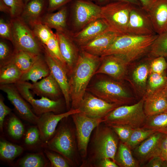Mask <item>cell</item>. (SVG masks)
<instances>
[{
    "label": "cell",
    "mask_w": 167,
    "mask_h": 167,
    "mask_svg": "<svg viewBox=\"0 0 167 167\" xmlns=\"http://www.w3.org/2000/svg\"><path fill=\"white\" fill-rule=\"evenodd\" d=\"M100 124L96 127L93 138V158L98 161L109 158L115 162L119 138L111 127L106 124L103 126Z\"/></svg>",
    "instance_id": "ba28073f"
},
{
    "label": "cell",
    "mask_w": 167,
    "mask_h": 167,
    "mask_svg": "<svg viewBox=\"0 0 167 167\" xmlns=\"http://www.w3.org/2000/svg\"><path fill=\"white\" fill-rule=\"evenodd\" d=\"M150 64L149 73L162 74L167 69V62L165 58L162 57H153Z\"/></svg>",
    "instance_id": "60d3db41"
},
{
    "label": "cell",
    "mask_w": 167,
    "mask_h": 167,
    "mask_svg": "<svg viewBox=\"0 0 167 167\" xmlns=\"http://www.w3.org/2000/svg\"><path fill=\"white\" fill-rule=\"evenodd\" d=\"M165 135L155 132L132 150L133 154L139 164H143L158 156L160 145Z\"/></svg>",
    "instance_id": "ffe728a7"
},
{
    "label": "cell",
    "mask_w": 167,
    "mask_h": 167,
    "mask_svg": "<svg viewBox=\"0 0 167 167\" xmlns=\"http://www.w3.org/2000/svg\"><path fill=\"white\" fill-rule=\"evenodd\" d=\"M134 6L126 2L112 1L101 6V18L110 31L119 35L127 34L130 14Z\"/></svg>",
    "instance_id": "52a82bcc"
},
{
    "label": "cell",
    "mask_w": 167,
    "mask_h": 167,
    "mask_svg": "<svg viewBox=\"0 0 167 167\" xmlns=\"http://www.w3.org/2000/svg\"><path fill=\"white\" fill-rule=\"evenodd\" d=\"M30 89L40 96H44L51 100L59 99L62 94L59 85L52 74L36 83H30Z\"/></svg>",
    "instance_id": "cb8c5ba5"
},
{
    "label": "cell",
    "mask_w": 167,
    "mask_h": 167,
    "mask_svg": "<svg viewBox=\"0 0 167 167\" xmlns=\"http://www.w3.org/2000/svg\"><path fill=\"white\" fill-rule=\"evenodd\" d=\"M0 11L10 16L11 10L9 7L4 2L3 0H0Z\"/></svg>",
    "instance_id": "f5cc1de1"
},
{
    "label": "cell",
    "mask_w": 167,
    "mask_h": 167,
    "mask_svg": "<svg viewBox=\"0 0 167 167\" xmlns=\"http://www.w3.org/2000/svg\"><path fill=\"white\" fill-rule=\"evenodd\" d=\"M14 49L22 50L36 55L43 54L44 47L32 29L19 17L11 18Z\"/></svg>",
    "instance_id": "8992f818"
},
{
    "label": "cell",
    "mask_w": 167,
    "mask_h": 167,
    "mask_svg": "<svg viewBox=\"0 0 167 167\" xmlns=\"http://www.w3.org/2000/svg\"><path fill=\"white\" fill-rule=\"evenodd\" d=\"M152 59L148 58L141 61L133 65L129 70L128 69L125 79L130 83L135 95L141 98L146 92Z\"/></svg>",
    "instance_id": "4fadbf2b"
},
{
    "label": "cell",
    "mask_w": 167,
    "mask_h": 167,
    "mask_svg": "<svg viewBox=\"0 0 167 167\" xmlns=\"http://www.w3.org/2000/svg\"><path fill=\"white\" fill-rule=\"evenodd\" d=\"M21 167H44L48 162L42 153L29 154L21 159L18 162Z\"/></svg>",
    "instance_id": "d590c367"
},
{
    "label": "cell",
    "mask_w": 167,
    "mask_h": 167,
    "mask_svg": "<svg viewBox=\"0 0 167 167\" xmlns=\"http://www.w3.org/2000/svg\"><path fill=\"white\" fill-rule=\"evenodd\" d=\"M149 52L153 57H167V31L158 34Z\"/></svg>",
    "instance_id": "836d02e7"
},
{
    "label": "cell",
    "mask_w": 167,
    "mask_h": 167,
    "mask_svg": "<svg viewBox=\"0 0 167 167\" xmlns=\"http://www.w3.org/2000/svg\"><path fill=\"white\" fill-rule=\"evenodd\" d=\"M79 113L80 111L79 108H71L64 113L56 114L53 112H48L40 115L36 125L41 139L45 143L47 142L54 135L59 122L65 118Z\"/></svg>",
    "instance_id": "9a60e30c"
},
{
    "label": "cell",
    "mask_w": 167,
    "mask_h": 167,
    "mask_svg": "<svg viewBox=\"0 0 167 167\" xmlns=\"http://www.w3.org/2000/svg\"><path fill=\"white\" fill-rule=\"evenodd\" d=\"M31 0H24V1L25 4H26L28 2H29Z\"/></svg>",
    "instance_id": "6f0895ef"
},
{
    "label": "cell",
    "mask_w": 167,
    "mask_h": 167,
    "mask_svg": "<svg viewBox=\"0 0 167 167\" xmlns=\"http://www.w3.org/2000/svg\"><path fill=\"white\" fill-rule=\"evenodd\" d=\"M101 61V57L92 55L81 49L76 63L69 76L71 109L78 108L90 81Z\"/></svg>",
    "instance_id": "6da1fadb"
},
{
    "label": "cell",
    "mask_w": 167,
    "mask_h": 167,
    "mask_svg": "<svg viewBox=\"0 0 167 167\" xmlns=\"http://www.w3.org/2000/svg\"><path fill=\"white\" fill-rule=\"evenodd\" d=\"M43 55L49 67L50 73L57 82L65 100L67 110H69L71 101L69 79L67 71L60 63L45 48Z\"/></svg>",
    "instance_id": "2e32d148"
},
{
    "label": "cell",
    "mask_w": 167,
    "mask_h": 167,
    "mask_svg": "<svg viewBox=\"0 0 167 167\" xmlns=\"http://www.w3.org/2000/svg\"><path fill=\"white\" fill-rule=\"evenodd\" d=\"M11 109L4 103V98L1 94L0 96V129L2 131L4 121L5 117L10 114Z\"/></svg>",
    "instance_id": "bcb514c9"
},
{
    "label": "cell",
    "mask_w": 167,
    "mask_h": 167,
    "mask_svg": "<svg viewBox=\"0 0 167 167\" xmlns=\"http://www.w3.org/2000/svg\"><path fill=\"white\" fill-rule=\"evenodd\" d=\"M75 127L77 147L82 159L87 154V149L90 137L93 130L103 122V118L88 117L80 113L71 115Z\"/></svg>",
    "instance_id": "30bf717a"
},
{
    "label": "cell",
    "mask_w": 167,
    "mask_h": 167,
    "mask_svg": "<svg viewBox=\"0 0 167 167\" xmlns=\"http://www.w3.org/2000/svg\"><path fill=\"white\" fill-rule=\"evenodd\" d=\"M142 127L167 134V112L147 117Z\"/></svg>",
    "instance_id": "4dcf8cb0"
},
{
    "label": "cell",
    "mask_w": 167,
    "mask_h": 167,
    "mask_svg": "<svg viewBox=\"0 0 167 167\" xmlns=\"http://www.w3.org/2000/svg\"><path fill=\"white\" fill-rule=\"evenodd\" d=\"M40 139V134L37 127H32L29 128L26 132L25 143L28 145L36 143Z\"/></svg>",
    "instance_id": "f6af8a7d"
},
{
    "label": "cell",
    "mask_w": 167,
    "mask_h": 167,
    "mask_svg": "<svg viewBox=\"0 0 167 167\" xmlns=\"http://www.w3.org/2000/svg\"><path fill=\"white\" fill-rule=\"evenodd\" d=\"M48 149L44 152L50 162L52 167H69L72 165L64 157L60 154Z\"/></svg>",
    "instance_id": "ab89813d"
},
{
    "label": "cell",
    "mask_w": 167,
    "mask_h": 167,
    "mask_svg": "<svg viewBox=\"0 0 167 167\" xmlns=\"http://www.w3.org/2000/svg\"><path fill=\"white\" fill-rule=\"evenodd\" d=\"M91 0L93 2H96V0Z\"/></svg>",
    "instance_id": "680465c9"
},
{
    "label": "cell",
    "mask_w": 167,
    "mask_h": 167,
    "mask_svg": "<svg viewBox=\"0 0 167 167\" xmlns=\"http://www.w3.org/2000/svg\"><path fill=\"white\" fill-rule=\"evenodd\" d=\"M144 166L146 167H167L166 163L159 156L151 158Z\"/></svg>",
    "instance_id": "c3c4849f"
},
{
    "label": "cell",
    "mask_w": 167,
    "mask_h": 167,
    "mask_svg": "<svg viewBox=\"0 0 167 167\" xmlns=\"http://www.w3.org/2000/svg\"><path fill=\"white\" fill-rule=\"evenodd\" d=\"M8 131L9 135L16 139H20L24 131V126L18 118L13 115L9 118L7 125Z\"/></svg>",
    "instance_id": "74e56055"
},
{
    "label": "cell",
    "mask_w": 167,
    "mask_h": 167,
    "mask_svg": "<svg viewBox=\"0 0 167 167\" xmlns=\"http://www.w3.org/2000/svg\"><path fill=\"white\" fill-rule=\"evenodd\" d=\"M101 57V64L95 75L106 74L119 81L125 79L128 65L121 57L112 54Z\"/></svg>",
    "instance_id": "ac0fdd59"
},
{
    "label": "cell",
    "mask_w": 167,
    "mask_h": 167,
    "mask_svg": "<svg viewBox=\"0 0 167 167\" xmlns=\"http://www.w3.org/2000/svg\"><path fill=\"white\" fill-rule=\"evenodd\" d=\"M88 91L108 102L120 105H130L136 99L135 96L121 82L108 78L97 81Z\"/></svg>",
    "instance_id": "3957f363"
},
{
    "label": "cell",
    "mask_w": 167,
    "mask_h": 167,
    "mask_svg": "<svg viewBox=\"0 0 167 167\" xmlns=\"http://www.w3.org/2000/svg\"><path fill=\"white\" fill-rule=\"evenodd\" d=\"M158 35L129 34L119 35L100 57L117 55L121 57L129 66L149 52L151 46Z\"/></svg>",
    "instance_id": "7a4b0ae2"
},
{
    "label": "cell",
    "mask_w": 167,
    "mask_h": 167,
    "mask_svg": "<svg viewBox=\"0 0 167 167\" xmlns=\"http://www.w3.org/2000/svg\"><path fill=\"white\" fill-rule=\"evenodd\" d=\"M0 89L6 94L8 100L21 118L32 124H37L39 117L32 111L14 84H0Z\"/></svg>",
    "instance_id": "5bb4252c"
},
{
    "label": "cell",
    "mask_w": 167,
    "mask_h": 167,
    "mask_svg": "<svg viewBox=\"0 0 167 167\" xmlns=\"http://www.w3.org/2000/svg\"><path fill=\"white\" fill-rule=\"evenodd\" d=\"M11 10V18L20 16L25 6L24 0H3Z\"/></svg>",
    "instance_id": "b9f144b4"
},
{
    "label": "cell",
    "mask_w": 167,
    "mask_h": 167,
    "mask_svg": "<svg viewBox=\"0 0 167 167\" xmlns=\"http://www.w3.org/2000/svg\"><path fill=\"white\" fill-rule=\"evenodd\" d=\"M167 82V76L165 72L161 74L154 73H149L147 80L146 92L144 96L151 94L165 86Z\"/></svg>",
    "instance_id": "e575fe53"
},
{
    "label": "cell",
    "mask_w": 167,
    "mask_h": 167,
    "mask_svg": "<svg viewBox=\"0 0 167 167\" xmlns=\"http://www.w3.org/2000/svg\"><path fill=\"white\" fill-rule=\"evenodd\" d=\"M75 131L70 124L62 122L54 136L44 145L48 149L63 156L72 166L76 161L77 152Z\"/></svg>",
    "instance_id": "5b68a950"
},
{
    "label": "cell",
    "mask_w": 167,
    "mask_h": 167,
    "mask_svg": "<svg viewBox=\"0 0 167 167\" xmlns=\"http://www.w3.org/2000/svg\"><path fill=\"white\" fill-rule=\"evenodd\" d=\"M60 52L65 63L68 76L76 63L79 53L72 36L71 33L56 31Z\"/></svg>",
    "instance_id": "d6986e66"
},
{
    "label": "cell",
    "mask_w": 167,
    "mask_h": 167,
    "mask_svg": "<svg viewBox=\"0 0 167 167\" xmlns=\"http://www.w3.org/2000/svg\"><path fill=\"white\" fill-rule=\"evenodd\" d=\"M158 156L160 157L167 165V134L165 135L162 140Z\"/></svg>",
    "instance_id": "681fc988"
},
{
    "label": "cell",
    "mask_w": 167,
    "mask_h": 167,
    "mask_svg": "<svg viewBox=\"0 0 167 167\" xmlns=\"http://www.w3.org/2000/svg\"><path fill=\"white\" fill-rule=\"evenodd\" d=\"M50 71L43 54L38 55L30 69L23 74L20 81H31L36 83L50 74Z\"/></svg>",
    "instance_id": "83f0119b"
},
{
    "label": "cell",
    "mask_w": 167,
    "mask_h": 167,
    "mask_svg": "<svg viewBox=\"0 0 167 167\" xmlns=\"http://www.w3.org/2000/svg\"><path fill=\"white\" fill-rule=\"evenodd\" d=\"M23 73L12 62L0 67V84H15L20 81Z\"/></svg>",
    "instance_id": "f546056e"
},
{
    "label": "cell",
    "mask_w": 167,
    "mask_h": 167,
    "mask_svg": "<svg viewBox=\"0 0 167 167\" xmlns=\"http://www.w3.org/2000/svg\"><path fill=\"white\" fill-rule=\"evenodd\" d=\"M112 1L124 2L131 3L134 5L141 7V4L138 0H112Z\"/></svg>",
    "instance_id": "db71d44e"
},
{
    "label": "cell",
    "mask_w": 167,
    "mask_h": 167,
    "mask_svg": "<svg viewBox=\"0 0 167 167\" xmlns=\"http://www.w3.org/2000/svg\"><path fill=\"white\" fill-rule=\"evenodd\" d=\"M14 84L21 96L31 105L34 113L37 116L48 112L60 113L62 106L60 99L53 100L44 96L36 99L30 92V83L20 81Z\"/></svg>",
    "instance_id": "8fae6325"
},
{
    "label": "cell",
    "mask_w": 167,
    "mask_h": 167,
    "mask_svg": "<svg viewBox=\"0 0 167 167\" xmlns=\"http://www.w3.org/2000/svg\"><path fill=\"white\" fill-rule=\"evenodd\" d=\"M119 105L108 102L86 92L78 108L80 113L94 118H103Z\"/></svg>",
    "instance_id": "7c38bea8"
},
{
    "label": "cell",
    "mask_w": 167,
    "mask_h": 167,
    "mask_svg": "<svg viewBox=\"0 0 167 167\" xmlns=\"http://www.w3.org/2000/svg\"><path fill=\"white\" fill-rule=\"evenodd\" d=\"M147 13L156 34L167 31V0H158Z\"/></svg>",
    "instance_id": "d4e9b609"
},
{
    "label": "cell",
    "mask_w": 167,
    "mask_h": 167,
    "mask_svg": "<svg viewBox=\"0 0 167 167\" xmlns=\"http://www.w3.org/2000/svg\"><path fill=\"white\" fill-rule=\"evenodd\" d=\"M155 132L153 130L143 127L134 129L129 139L124 143L131 150H133Z\"/></svg>",
    "instance_id": "8d00e7d4"
},
{
    "label": "cell",
    "mask_w": 167,
    "mask_h": 167,
    "mask_svg": "<svg viewBox=\"0 0 167 167\" xmlns=\"http://www.w3.org/2000/svg\"><path fill=\"white\" fill-rule=\"evenodd\" d=\"M0 37L1 39L9 41H13L12 28L10 20L2 18L0 19Z\"/></svg>",
    "instance_id": "7bdbcfd3"
},
{
    "label": "cell",
    "mask_w": 167,
    "mask_h": 167,
    "mask_svg": "<svg viewBox=\"0 0 167 167\" xmlns=\"http://www.w3.org/2000/svg\"><path fill=\"white\" fill-rule=\"evenodd\" d=\"M165 86L142 97L144 99V111L147 117L167 112Z\"/></svg>",
    "instance_id": "603a6c76"
},
{
    "label": "cell",
    "mask_w": 167,
    "mask_h": 167,
    "mask_svg": "<svg viewBox=\"0 0 167 167\" xmlns=\"http://www.w3.org/2000/svg\"><path fill=\"white\" fill-rule=\"evenodd\" d=\"M23 148L4 140L0 141V158L6 161L14 159L23 152Z\"/></svg>",
    "instance_id": "d6a6232c"
},
{
    "label": "cell",
    "mask_w": 167,
    "mask_h": 167,
    "mask_svg": "<svg viewBox=\"0 0 167 167\" xmlns=\"http://www.w3.org/2000/svg\"><path fill=\"white\" fill-rule=\"evenodd\" d=\"M143 103L142 98L133 104L119 106L103 118V122L109 126H123L133 129L142 127L147 117L144 111Z\"/></svg>",
    "instance_id": "277c9868"
},
{
    "label": "cell",
    "mask_w": 167,
    "mask_h": 167,
    "mask_svg": "<svg viewBox=\"0 0 167 167\" xmlns=\"http://www.w3.org/2000/svg\"><path fill=\"white\" fill-rule=\"evenodd\" d=\"M96 166L99 167H118L117 164L109 158H104L98 161Z\"/></svg>",
    "instance_id": "f907efd6"
},
{
    "label": "cell",
    "mask_w": 167,
    "mask_h": 167,
    "mask_svg": "<svg viewBox=\"0 0 167 167\" xmlns=\"http://www.w3.org/2000/svg\"><path fill=\"white\" fill-rule=\"evenodd\" d=\"M141 4V7L148 12L158 0H138Z\"/></svg>",
    "instance_id": "816d5d0a"
},
{
    "label": "cell",
    "mask_w": 167,
    "mask_h": 167,
    "mask_svg": "<svg viewBox=\"0 0 167 167\" xmlns=\"http://www.w3.org/2000/svg\"><path fill=\"white\" fill-rule=\"evenodd\" d=\"M109 31L106 22L101 18L91 22L80 31L72 32L71 36L75 43L80 47Z\"/></svg>",
    "instance_id": "44dd1931"
},
{
    "label": "cell",
    "mask_w": 167,
    "mask_h": 167,
    "mask_svg": "<svg viewBox=\"0 0 167 167\" xmlns=\"http://www.w3.org/2000/svg\"><path fill=\"white\" fill-rule=\"evenodd\" d=\"M74 29L80 31L94 20L101 18V6L90 0H72L70 2Z\"/></svg>",
    "instance_id": "9c48e42d"
},
{
    "label": "cell",
    "mask_w": 167,
    "mask_h": 167,
    "mask_svg": "<svg viewBox=\"0 0 167 167\" xmlns=\"http://www.w3.org/2000/svg\"><path fill=\"white\" fill-rule=\"evenodd\" d=\"M109 2V0H96V3L99 5H104Z\"/></svg>",
    "instance_id": "11a10c76"
},
{
    "label": "cell",
    "mask_w": 167,
    "mask_h": 167,
    "mask_svg": "<svg viewBox=\"0 0 167 167\" xmlns=\"http://www.w3.org/2000/svg\"><path fill=\"white\" fill-rule=\"evenodd\" d=\"M156 33L147 12L141 7L134 5L130 14L127 34L148 35Z\"/></svg>",
    "instance_id": "e0dca14e"
},
{
    "label": "cell",
    "mask_w": 167,
    "mask_h": 167,
    "mask_svg": "<svg viewBox=\"0 0 167 167\" xmlns=\"http://www.w3.org/2000/svg\"><path fill=\"white\" fill-rule=\"evenodd\" d=\"M119 35L112 31H107L80 46L81 49L92 55L101 56Z\"/></svg>",
    "instance_id": "484cf974"
},
{
    "label": "cell",
    "mask_w": 167,
    "mask_h": 167,
    "mask_svg": "<svg viewBox=\"0 0 167 167\" xmlns=\"http://www.w3.org/2000/svg\"><path fill=\"white\" fill-rule=\"evenodd\" d=\"M68 4L62 7L56 12H47L43 16L41 22L56 31L71 33L67 25Z\"/></svg>",
    "instance_id": "4316f807"
},
{
    "label": "cell",
    "mask_w": 167,
    "mask_h": 167,
    "mask_svg": "<svg viewBox=\"0 0 167 167\" xmlns=\"http://www.w3.org/2000/svg\"><path fill=\"white\" fill-rule=\"evenodd\" d=\"M72 0H48V12H52L70 3Z\"/></svg>",
    "instance_id": "7dc6e473"
},
{
    "label": "cell",
    "mask_w": 167,
    "mask_h": 167,
    "mask_svg": "<svg viewBox=\"0 0 167 167\" xmlns=\"http://www.w3.org/2000/svg\"><path fill=\"white\" fill-rule=\"evenodd\" d=\"M5 39L0 41V67L10 62L13 57L14 49Z\"/></svg>",
    "instance_id": "f35d334b"
},
{
    "label": "cell",
    "mask_w": 167,
    "mask_h": 167,
    "mask_svg": "<svg viewBox=\"0 0 167 167\" xmlns=\"http://www.w3.org/2000/svg\"><path fill=\"white\" fill-rule=\"evenodd\" d=\"M115 162L120 167H138L139 164L134 157L131 149L120 141L115 157Z\"/></svg>",
    "instance_id": "f1b7e54d"
},
{
    "label": "cell",
    "mask_w": 167,
    "mask_h": 167,
    "mask_svg": "<svg viewBox=\"0 0 167 167\" xmlns=\"http://www.w3.org/2000/svg\"><path fill=\"white\" fill-rule=\"evenodd\" d=\"M114 131L120 141L125 143L129 139L134 129L121 125H112L109 126Z\"/></svg>",
    "instance_id": "ee69618b"
},
{
    "label": "cell",
    "mask_w": 167,
    "mask_h": 167,
    "mask_svg": "<svg viewBox=\"0 0 167 167\" xmlns=\"http://www.w3.org/2000/svg\"><path fill=\"white\" fill-rule=\"evenodd\" d=\"M165 92L166 93V97L167 99V82L165 86Z\"/></svg>",
    "instance_id": "9f6ffc18"
},
{
    "label": "cell",
    "mask_w": 167,
    "mask_h": 167,
    "mask_svg": "<svg viewBox=\"0 0 167 167\" xmlns=\"http://www.w3.org/2000/svg\"><path fill=\"white\" fill-rule=\"evenodd\" d=\"M14 56L11 62L14 63L23 74L30 69L38 56L22 50L14 49Z\"/></svg>",
    "instance_id": "1f68e13d"
},
{
    "label": "cell",
    "mask_w": 167,
    "mask_h": 167,
    "mask_svg": "<svg viewBox=\"0 0 167 167\" xmlns=\"http://www.w3.org/2000/svg\"><path fill=\"white\" fill-rule=\"evenodd\" d=\"M48 0H32L26 4L19 17L31 28L41 23L44 15L47 12Z\"/></svg>",
    "instance_id": "7402d4cb"
}]
</instances>
